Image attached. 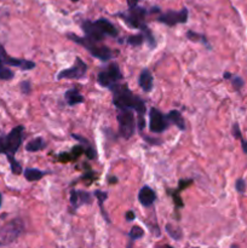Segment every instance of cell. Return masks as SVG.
<instances>
[{"instance_id":"obj_40","label":"cell","mask_w":247,"mask_h":248,"mask_svg":"<svg viewBox=\"0 0 247 248\" xmlns=\"http://www.w3.org/2000/svg\"><path fill=\"white\" fill-rule=\"evenodd\" d=\"M1 202H2V196L1 194H0V207H1Z\"/></svg>"},{"instance_id":"obj_29","label":"cell","mask_w":247,"mask_h":248,"mask_svg":"<svg viewBox=\"0 0 247 248\" xmlns=\"http://www.w3.org/2000/svg\"><path fill=\"white\" fill-rule=\"evenodd\" d=\"M232 87H234L236 91H240V90L244 87L245 81H244V79H242V78L237 77V75H236V77L232 78Z\"/></svg>"},{"instance_id":"obj_25","label":"cell","mask_w":247,"mask_h":248,"mask_svg":"<svg viewBox=\"0 0 247 248\" xmlns=\"http://www.w3.org/2000/svg\"><path fill=\"white\" fill-rule=\"evenodd\" d=\"M144 34L140 31L139 34H136V35H130L127 39H126V43L131 46H135V47H138V46L143 45L144 43Z\"/></svg>"},{"instance_id":"obj_22","label":"cell","mask_w":247,"mask_h":248,"mask_svg":"<svg viewBox=\"0 0 247 248\" xmlns=\"http://www.w3.org/2000/svg\"><path fill=\"white\" fill-rule=\"evenodd\" d=\"M94 196L97 198V200H98V205H99V208H101V212L102 215H103L104 219L107 220V223H110V220H109V217L108 215L106 213V211H104V207H103V202L107 200V198H108V194L106 193V191H102V190H96L94 191Z\"/></svg>"},{"instance_id":"obj_12","label":"cell","mask_w":247,"mask_h":248,"mask_svg":"<svg viewBox=\"0 0 247 248\" xmlns=\"http://www.w3.org/2000/svg\"><path fill=\"white\" fill-rule=\"evenodd\" d=\"M92 203V194L86 190H75L73 189L70 191V205L74 210L84 205H91Z\"/></svg>"},{"instance_id":"obj_5","label":"cell","mask_w":247,"mask_h":248,"mask_svg":"<svg viewBox=\"0 0 247 248\" xmlns=\"http://www.w3.org/2000/svg\"><path fill=\"white\" fill-rule=\"evenodd\" d=\"M147 10L142 6H135L128 9L127 11H124L118 14L116 16L123 19L130 28L139 29L142 31L147 24H145V17H147Z\"/></svg>"},{"instance_id":"obj_26","label":"cell","mask_w":247,"mask_h":248,"mask_svg":"<svg viewBox=\"0 0 247 248\" xmlns=\"http://www.w3.org/2000/svg\"><path fill=\"white\" fill-rule=\"evenodd\" d=\"M144 236V230L142 229L140 227H132L131 228L130 232H128V237H130L132 241H136V240H139Z\"/></svg>"},{"instance_id":"obj_39","label":"cell","mask_w":247,"mask_h":248,"mask_svg":"<svg viewBox=\"0 0 247 248\" xmlns=\"http://www.w3.org/2000/svg\"><path fill=\"white\" fill-rule=\"evenodd\" d=\"M232 73H229V72L224 73V79H232Z\"/></svg>"},{"instance_id":"obj_13","label":"cell","mask_w":247,"mask_h":248,"mask_svg":"<svg viewBox=\"0 0 247 248\" xmlns=\"http://www.w3.org/2000/svg\"><path fill=\"white\" fill-rule=\"evenodd\" d=\"M138 200H139V203L142 206L150 207L156 201V193L150 186H144L140 188L139 193H138Z\"/></svg>"},{"instance_id":"obj_32","label":"cell","mask_w":247,"mask_h":248,"mask_svg":"<svg viewBox=\"0 0 247 248\" xmlns=\"http://www.w3.org/2000/svg\"><path fill=\"white\" fill-rule=\"evenodd\" d=\"M179 193H181V191L177 190V193H172L171 195L172 198L174 199V205H176V207H183V201H182L181 196H179Z\"/></svg>"},{"instance_id":"obj_3","label":"cell","mask_w":247,"mask_h":248,"mask_svg":"<svg viewBox=\"0 0 247 248\" xmlns=\"http://www.w3.org/2000/svg\"><path fill=\"white\" fill-rule=\"evenodd\" d=\"M67 38L72 40L73 43H77V45H81L82 47L86 48L94 58L102 61V62H107V61L113 58V51L108 47V46L103 45L102 41L92 40V39L87 38V36H77L73 33H68Z\"/></svg>"},{"instance_id":"obj_28","label":"cell","mask_w":247,"mask_h":248,"mask_svg":"<svg viewBox=\"0 0 247 248\" xmlns=\"http://www.w3.org/2000/svg\"><path fill=\"white\" fill-rule=\"evenodd\" d=\"M14 72H12L11 69H9L7 67H4L0 69V80H5V81H6V80L14 79Z\"/></svg>"},{"instance_id":"obj_27","label":"cell","mask_w":247,"mask_h":248,"mask_svg":"<svg viewBox=\"0 0 247 248\" xmlns=\"http://www.w3.org/2000/svg\"><path fill=\"white\" fill-rule=\"evenodd\" d=\"M7 160L10 162V167L14 174H21L22 173V166L16 161L15 156H7Z\"/></svg>"},{"instance_id":"obj_1","label":"cell","mask_w":247,"mask_h":248,"mask_svg":"<svg viewBox=\"0 0 247 248\" xmlns=\"http://www.w3.org/2000/svg\"><path fill=\"white\" fill-rule=\"evenodd\" d=\"M113 93V104L116 107V109H132L137 113V125L139 132H143L145 127V102L140 97L133 94L125 84H116L110 89Z\"/></svg>"},{"instance_id":"obj_20","label":"cell","mask_w":247,"mask_h":248,"mask_svg":"<svg viewBox=\"0 0 247 248\" xmlns=\"http://www.w3.org/2000/svg\"><path fill=\"white\" fill-rule=\"evenodd\" d=\"M45 148H46V143L41 137L34 138V140H31V142L27 143V145H26V150L27 152H31V153L40 152V150L45 149Z\"/></svg>"},{"instance_id":"obj_21","label":"cell","mask_w":247,"mask_h":248,"mask_svg":"<svg viewBox=\"0 0 247 248\" xmlns=\"http://www.w3.org/2000/svg\"><path fill=\"white\" fill-rule=\"evenodd\" d=\"M185 36H186V39L194 41V43H201L203 46H206L207 48H211L207 38H206L205 35H202V34L195 33V31H186Z\"/></svg>"},{"instance_id":"obj_41","label":"cell","mask_w":247,"mask_h":248,"mask_svg":"<svg viewBox=\"0 0 247 248\" xmlns=\"http://www.w3.org/2000/svg\"><path fill=\"white\" fill-rule=\"evenodd\" d=\"M70 1H73V2H77V1H79V0H70Z\"/></svg>"},{"instance_id":"obj_30","label":"cell","mask_w":247,"mask_h":248,"mask_svg":"<svg viewBox=\"0 0 247 248\" xmlns=\"http://www.w3.org/2000/svg\"><path fill=\"white\" fill-rule=\"evenodd\" d=\"M235 188H236V190L239 191V193H245V191H246V182H245V179H237L236 183H235Z\"/></svg>"},{"instance_id":"obj_31","label":"cell","mask_w":247,"mask_h":248,"mask_svg":"<svg viewBox=\"0 0 247 248\" xmlns=\"http://www.w3.org/2000/svg\"><path fill=\"white\" fill-rule=\"evenodd\" d=\"M19 87H21V91L23 92L24 94H29V93H31V82L28 81V80H27V81H22L21 84H19Z\"/></svg>"},{"instance_id":"obj_2","label":"cell","mask_w":247,"mask_h":248,"mask_svg":"<svg viewBox=\"0 0 247 248\" xmlns=\"http://www.w3.org/2000/svg\"><path fill=\"white\" fill-rule=\"evenodd\" d=\"M81 29L84 31L85 36L97 41H103L104 36L116 38L119 34L115 26L107 18H99L97 21L85 19L81 23Z\"/></svg>"},{"instance_id":"obj_8","label":"cell","mask_w":247,"mask_h":248,"mask_svg":"<svg viewBox=\"0 0 247 248\" xmlns=\"http://www.w3.org/2000/svg\"><path fill=\"white\" fill-rule=\"evenodd\" d=\"M189 18V10L186 7H183L179 11H173V10H169V11L164 12V14L159 15L156 18L157 22L164 23L169 27H174L178 23H186Z\"/></svg>"},{"instance_id":"obj_24","label":"cell","mask_w":247,"mask_h":248,"mask_svg":"<svg viewBox=\"0 0 247 248\" xmlns=\"http://www.w3.org/2000/svg\"><path fill=\"white\" fill-rule=\"evenodd\" d=\"M140 31L144 34V40L145 43L148 44V46H149V48H152L153 50V48L156 47V40H155L154 38V34H153V31L148 28V26H145Z\"/></svg>"},{"instance_id":"obj_15","label":"cell","mask_w":247,"mask_h":248,"mask_svg":"<svg viewBox=\"0 0 247 248\" xmlns=\"http://www.w3.org/2000/svg\"><path fill=\"white\" fill-rule=\"evenodd\" d=\"M84 153H85L84 145L79 144L73 147L72 152H70L69 154H68V153H63V154L58 155V159L63 162H69V161H73V160L77 159V157H79L81 154H84Z\"/></svg>"},{"instance_id":"obj_11","label":"cell","mask_w":247,"mask_h":248,"mask_svg":"<svg viewBox=\"0 0 247 248\" xmlns=\"http://www.w3.org/2000/svg\"><path fill=\"white\" fill-rule=\"evenodd\" d=\"M23 126H16L6 136V152H5L6 156H15L17 150L19 149L23 140Z\"/></svg>"},{"instance_id":"obj_10","label":"cell","mask_w":247,"mask_h":248,"mask_svg":"<svg viewBox=\"0 0 247 248\" xmlns=\"http://www.w3.org/2000/svg\"><path fill=\"white\" fill-rule=\"evenodd\" d=\"M87 72V64L81 60L80 57L75 58V63L73 67L67 68V69H63L58 73L57 79H73V80H79L86 75Z\"/></svg>"},{"instance_id":"obj_7","label":"cell","mask_w":247,"mask_h":248,"mask_svg":"<svg viewBox=\"0 0 247 248\" xmlns=\"http://www.w3.org/2000/svg\"><path fill=\"white\" fill-rule=\"evenodd\" d=\"M119 136L124 140H130L135 133L136 119L132 109H118Z\"/></svg>"},{"instance_id":"obj_6","label":"cell","mask_w":247,"mask_h":248,"mask_svg":"<svg viewBox=\"0 0 247 248\" xmlns=\"http://www.w3.org/2000/svg\"><path fill=\"white\" fill-rule=\"evenodd\" d=\"M123 79L124 77L123 73H121L120 70V67H119L118 63L115 62L108 64V67H106L103 70H101V72L98 73V75H97V82H98L102 87H106V89L109 90L113 86H115L116 84H119Z\"/></svg>"},{"instance_id":"obj_14","label":"cell","mask_w":247,"mask_h":248,"mask_svg":"<svg viewBox=\"0 0 247 248\" xmlns=\"http://www.w3.org/2000/svg\"><path fill=\"white\" fill-rule=\"evenodd\" d=\"M138 82H139V86L140 89L143 90V92L149 93V92L152 91L153 87H154V78H153L152 73H150L149 69L144 68V69L140 72Z\"/></svg>"},{"instance_id":"obj_35","label":"cell","mask_w":247,"mask_h":248,"mask_svg":"<svg viewBox=\"0 0 247 248\" xmlns=\"http://www.w3.org/2000/svg\"><path fill=\"white\" fill-rule=\"evenodd\" d=\"M140 135H142V137L144 138V140H147V143H149V144H152V145H159V144H161V140H155V138H150V137H148V136H144V135H143V133H140Z\"/></svg>"},{"instance_id":"obj_4","label":"cell","mask_w":247,"mask_h":248,"mask_svg":"<svg viewBox=\"0 0 247 248\" xmlns=\"http://www.w3.org/2000/svg\"><path fill=\"white\" fill-rule=\"evenodd\" d=\"M24 232V223L19 218L10 220L0 228V247L14 244Z\"/></svg>"},{"instance_id":"obj_9","label":"cell","mask_w":247,"mask_h":248,"mask_svg":"<svg viewBox=\"0 0 247 248\" xmlns=\"http://www.w3.org/2000/svg\"><path fill=\"white\" fill-rule=\"evenodd\" d=\"M170 120L159 109L152 108L149 111V131L152 133H161L170 127Z\"/></svg>"},{"instance_id":"obj_34","label":"cell","mask_w":247,"mask_h":248,"mask_svg":"<svg viewBox=\"0 0 247 248\" xmlns=\"http://www.w3.org/2000/svg\"><path fill=\"white\" fill-rule=\"evenodd\" d=\"M6 152V136H0V154Z\"/></svg>"},{"instance_id":"obj_19","label":"cell","mask_w":247,"mask_h":248,"mask_svg":"<svg viewBox=\"0 0 247 248\" xmlns=\"http://www.w3.org/2000/svg\"><path fill=\"white\" fill-rule=\"evenodd\" d=\"M72 137L75 138V140H79V142L81 143L82 145H84V148H85V155H86V156L89 157L90 160L94 159V157L97 156L96 149H94V148L92 147L91 144H90V142L86 140V138L81 137V136H79V135H72Z\"/></svg>"},{"instance_id":"obj_17","label":"cell","mask_w":247,"mask_h":248,"mask_svg":"<svg viewBox=\"0 0 247 248\" xmlns=\"http://www.w3.org/2000/svg\"><path fill=\"white\" fill-rule=\"evenodd\" d=\"M167 118H169L170 123L173 124L174 126H177L179 130L185 131L186 126H185V123H184V119H183V116H182L181 111H178V110L169 111V114H167Z\"/></svg>"},{"instance_id":"obj_23","label":"cell","mask_w":247,"mask_h":248,"mask_svg":"<svg viewBox=\"0 0 247 248\" xmlns=\"http://www.w3.org/2000/svg\"><path fill=\"white\" fill-rule=\"evenodd\" d=\"M165 230H166L167 235H169L170 237H172L174 241H179V240L182 239V236H183V232H182V230L179 229V228L173 227V225H171V224H167L166 227H165Z\"/></svg>"},{"instance_id":"obj_18","label":"cell","mask_w":247,"mask_h":248,"mask_svg":"<svg viewBox=\"0 0 247 248\" xmlns=\"http://www.w3.org/2000/svg\"><path fill=\"white\" fill-rule=\"evenodd\" d=\"M47 173L48 172L41 171V170H38V169H26L23 172L24 178H26L28 182L40 181V179L43 178V177H45Z\"/></svg>"},{"instance_id":"obj_38","label":"cell","mask_w":247,"mask_h":248,"mask_svg":"<svg viewBox=\"0 0 247 248\" xmlns=\"http://www.w3.org/2000/svg\"><path fill=\"white\" fill-rule=\"evenodd\" d=\"M127 1V5H128V9H131V7H135L137 6L138 2L140 1V0H126Z\"/></svg>"},{"instance_id":"obj_36","label":"cell","mask_w":247,"mask_h":248,"mask_svg":"<svg viewBox=\"0 0 247 248\" xmlns=\"http://www.w3.org/2000/svg\"><path fill=\"white\" fill-rule=\"evenodd\" d=\"M191 183H193V181H191V179H185V181H181V182H179V186H178V189H177V190L182 191L184 188H186V186H190Z\"/></svg>"},{"instance_id":"obj_16","label":"cell","mask_w":247,"mask_h":248,"mask_svg":"<svg viewBox=\"0 0 247 248\" xmlns=\"http://www.w3.org/2000/svg\"><path fill=\"white\" fill-rule=\"evenodd\" d=\"M65 102L68 103V106H77L84 102V96L79 92L77 89H70L68 91H65L64 93Z\"/></svg>"},{"instance_id":"obj_33","label":"cell","mask_w":247,"mask_h":248,"mask_svg":"<svg viewBox=\"0 0 247 248\" xmlns=\"http://www.w3.org/2000/svg\"><path fill=\"white\" fill-rule=\"evenodd\" d=\"M232 136H234L236 140H240V138H242L239 124H234V125H232Z\"/></svg>"},{"instance_id":"obj_37","label":"cell","mask_w":247,"mask_h":248,"mask_svg":"<svg viewBox=\"0 0 247 248\" xmlns=\"http://www.w3.org/2000/svg\"><path fill=\"white\" fill-rule=\"evenodd\" d=\"M125 219L126 222H132V220L136 219V213L133 211H127L125 213Z\"/></svg>"}]
</instances>
